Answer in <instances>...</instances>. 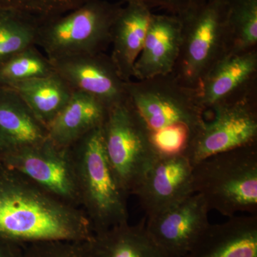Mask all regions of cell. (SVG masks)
<instances>
[{"instance_id":"1","label":"cell","mask_w":257,"mask_h":257,"mask_svg":"<svg viewBox=\"0 0 257 257\" xmlns=\"http://www.w3.org/2000/svg\"><path fill=\"white\" fill-rule=\"evenodd\" d=\"M93 235L80 208L61 202L0 162V238L25 245L89 241Z\"/></svg>"},{"instance_id":"2","label":"cell","mask_w":257,"mask_h":257,"mask_svg":"<svg viewBox=\"0 0 257 257\" xmlns=\"http://www.w3.org/2000/svg\"><path fill=\"white\" fill-rule=\"evenodd\" d=\"M80 207L94 234L128 222L127 196L115 178L106 156L101 126L70 147Z\"/></svg>"},{"instance_id":"3","label":"cell","mask_w":257,"mask_h":257,"mask_svg":"<svg viewBox=\"0 0 257 257\" xmlns=\"http://www.w3.org/2000/svg\"><path fill=\"white\" fill-rule=\"evenodd\" d=\"M192 189L208 207L229 218L257 213V143L204 159L193 167Z\"/></svg>"},{"instance_id":"4","label":"cell","mask_w":257,"mask_h":257,"mask_svg":"<svg viewBox=\"0 0 257 257\" xmlns=\"http://www.w3.org/2000/svg\"><path fill=\"white\" fill-rule=\"evenodd\" d=\"M122 3L85 0L65 14L41 20L36 46L50 60L102 53L111 45L115 21Z\"/></svg>"},{"instance_id":"5","label":"cell","mask_w":257,"mask_h":257,"mask_svg":"<svg viewBox=\"0 0 257 257\" xmlns=\"http://www.w3.org/2000/svg\"><path fill=\"white\" fill-rule=\"evenodd\" d=\"M179 18L182 42L172 74L185 85L198 89L227 54L226 0H209Z\"/></svg>"},{"instance_id":"6","label":"cell","mask_w":257,"mask_h":257,"mask_svg":"<svg viewBox=\"0 0 257 257\" xmlns=\"http://www.w3.org/2000/svg\"><path fill=\"white\" fill-rule=\"evenodd\" d=\"M101 128L109 165L128 197L159 157L150 141V130L128 97L108 109Z\"/></svg>"},{"instance_id":"7","label":"cell","mask_w":257,"mask_h":257,"mask_svg":"<svg viewBox=\"0 0 257 257\" xmlns=\"http://www.w3.org/2000/svg\"><path fill=\"white\" fill-rule=\"evenodd\" d=\"M126 95L150 132L177 124L187 125L192 136L205 122L197 89L172 73L125 82ZM191 136V137H192Z\"/></svg>"},{"instance_id":"8","label":"cell","mask_w":257,"mask_h":257,"mask_svg":"<svg viewBox=\"0 0 257 257\" xmlns=\"http://www.w3.org/2000/svg\"><path fill=\"white\" fill-rule=\"evenodd\" d=\"M211 110L214 119L191 137L183 155L192 167L216 154L257 143V94Z\"/></svg>"},{"instance_id":"9","label":"cell","mask_w":257,"mask_h":257,"mask_svg":"<svg viewBox=\"0 0 257 257\" xmlns=\"http://www.w3.org/2000/svg\"><path fill=\"white\" fill-rule=\"evenodd\" d=\"M0 162L61 202L81 209L70 147L57 146L48 138L38 146L1 155Z\"/></svg>"},{"instance_id":"10","label":"cell","mask_w":257,"mask_h":257,"mask_svg":"<svg viewBox=\"0 0 257 257\" xmlns=\"http://www.w3.org/2000/svg\"><path fill=\"white\" fill-rule=\"evenodd\" d=\"M209 211L204 198L194 194L147 218L146 229L166 257H184L210 224Z\"/></svg>"},{"instance_id":"11","label":"cell","mask_w":257,"mask_h":257,"mask_svg":"<svg viewBox=\"0 0 257 257\" xmlns=\"http://www.w3.org/2000/svg\"><path fill=\"white\" fill-rule=\"evenodd\" d=\"M55 73L73 91L90 94L108 108L127 99L125 82L110 56L102 53L80 55L51 60Z\"/></svg>"},{"instance_id":"12","label":"cell","mask_w":257,"mask_h":257,"mask_svg":"<svg viewBox=\"0 0 257 257\" xmlns=\"http://www.w3.org/2000/svg\"><path fill=\"white\" fill-rule=\"evenodd\" d=\"M192 170V165L183 155L157 157L133 193L147 218L173 207L194 194Z\"/></svg>"},{"instance_id":"13","label":"cell","mask_w":257,"mask_h":257,"mask_svg":"<svg viewBox=\"0 0 257 257\" xmlns=\"http://www.w3.org/2000/svg\"><path fill=\"white\" fill-rule=\"evenodd\" d=\"M197 90L205 111L257 94V48L225 56L204 77Z\"/></svg>"},{"instance_id":"14","label":"cell","mask_w":257,"mask_h":257,"mask_svg":"<svg viewBox=\"0 0 257 257\" xmlns=\"http://www.w3.org/2000/svg\"><path fill=\"white\" fill-rule=\"evenodd\" d=\"M182 42V21L177 15L151 17L143 50L134 67L133 79L142 80L171 74Z\"/></svg>"},{"instance_id":"15","label":"cell","mask_w":257,"mask_h":257,"mask_svg":"<svg viewBox=\"0 0 257 257\" xmlns=\"http://www.w3.org/2000/svg\"><path fill=\"white\" fill-rule=\"evenodd\" d=\"M184 257H257V215L209 224Z\"/></svg>"},{"instance_id":"16","label":"cell","mask_w":257,"mask_h":257,"mask_svg":"<svg viewBox=\"0 0 257 257\" xmlns=\"http://www.w3.org/2000/svg\"><path fill=\"white\" fill-rule=\"evenodd\" d=\"M48 139L42 124L21 96L0 86V156L38 146Z\"/></svg>"},{"instance_id":"17","label":"cell","mask_w":257,"mask_h":257,"mask_svg":"<svg viewBox=\"0 0 257 257\" xmlns=\"http://www.w3.org/2000/svg\"><path fill=\"white\" fill-rule=\"evenodd\" d=\"M152 10L138 3H126L111 32L110 57L124 82L133 79L134 67L145 42Z\"/></svg>"},{"instance_id":"18","label":"cell","mask_w":257,"mask_h":257,"mask_svg":"<svg viewBox=\"0 0 257 257\" xmlns=\"http://www.w3.org/2000/svg\"><path fill=\"white\" fill-rule=\"evenodd\" d=\"M108 108L96 97L74 91L63 109L47 125L48 138L61 147H70L94 128L102 126Z\"/></svg>"},{"instance_id":"19","label":"cell","mask_w":257,"mask_h":257,"mask_svg":"<svg viewBox=\"0 0 257 257\" xmlns=\"http://www.w3.org/2000/svg\"><path fill=\"white\" fill-rule=\"evenodd\" d=\"M145 220L96 233L90 239L94 257H166L152 240Z\"/></svg>"},{"instance_id":"20","label":"cell","mask_w":257,"mask_h":257,"mask_svg":"<svg viewBox=\"0 0 257 257\" xmlns=\"http://www.w3.org/2000/svg\"><path fill=\"white\" fill-rule=\"evenodd\" d=\"M37 119L47 126L66 105L74 91L57 73L10 86Z\"/></svg>"},{"instance_id":"21","label":"cell","mask_w":257,"mask_h":257,"mask_svg":"<svg viewBox=\"0 0 257 257\" xmlns=\"http://www.w3.org/2000/svg\"><path fill=\"white\" fill-rule=\"evenodd\" d=\"M227 54L257 48V0H226Z\"/></svg>"},{"instance_id":"22","label":"cell","mask_w":257,"mask_h":257,"mask_svg":"<svg viewBox=\"0 0 257 257\" xmlns=\"http://www.w3.org/2000/svg\"><path fill=\"white\" fill-rule=\"evenodd\" d=\"M40 19L12 10H0V64L36 46Z\"/></svg>"},{"instance_id":"23","label":"cell","mask_w":257,"mask_h":257,"mask_svg":"<svg viewBox=\"0 0 257 257\" xmlns=\"http://www.w3.org/2000/svg\"><path fill=\"white\" fill-rule=\"evenodd\" d=\"M53 64L36 46L29 47L0 64V86L47 77L55 73Z\"/></svg>"},{"instance_id":"24","label":"cell","mask_w":257,"mask_h":257,"mask_svg":"<svg viewBox=\"0 0 257 257\" xmlns=\"http://www.w3.org/2000/svg\"><path fill=\"white\" fill-rule=\"evenodd\" d=\"M85 0H0V10H12L40 20L55 18L79 8Z\"/></svg>"},{"instance_id":"25","label":"cell","mask_w":257,"mask_h":257,"mask_svg":"<svg viewBox=\"0 0 257 257\" xmlns=\"http://www.w3.org/2000/svg\"><path fill=\"white\" fill-rule=\"evenodd\" d=\"M89 241H48L24 245L21 257H94Z\"/></svg>"},{"instance_id":"26","label":"cell","mask_w":257,"mask_h":257,"mask_svg":"<svg viewBox=\"0 0 257 257\" xmlns=\"http://www.w3.org/2000/svg\"><path fill=\"white\" fill-rule=\"evenodd\" d=\"M192 134V130L187 125L177 124L150 132V138L159 156L174 157L184 155Z\"/></svg>"},{"instance_id":"27","label":"cell","mask_w":257,"mask_h":257,"mask_svg":"<svg viewBox=\"0 0 257 257\" xmlns=\"http://www.w3.org/2000/svg\"><path fill=\"white\" fill-rule=\"evenodd\" d=\"M209 0H119L121 3H141L150 9L165 10L171 15L182 16L190 10L205 4Z\"/></svg>"},{"instance_id":"28","label":"cell","mask_w":257,"mask_h":257,"mask_svg":"<svg viewBox=\"0 0 257 257\" xmlns=\"http://www.w3.org/2000/svg\"><path fill=\"white\" fill-rule=\"evenodd\" d=\"M23 246L0 238V257H21Z\"/></svg>"}]
</instances>
